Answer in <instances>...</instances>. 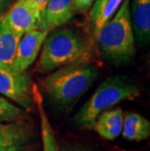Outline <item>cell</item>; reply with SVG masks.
I'll use <instances>...</instances> for the list:
<instances>
[{"label": "cell", "instance_id": "5bb4252c", "mask_svg": "<svg viewBox=\"0 0 150 151\" xmlns=\"http://www.w3.org/2000/svg\"><path fill=\"white\" fill-rule=\"evenodd\" d=\"M22 35L14 31L0 17V66L12 67Z\"/></svg>", "mask_w": 150, "mask_h": 151}, {"label": "cell", "instance_id": "5b68a950", "mask_svg": "<svg viewBox=\"0 0 150 151\" xmlns=\"http://www.w3.org/2000/svg\"><path fill=\"white\" fill-rule=\"evenodd\" d=\"M34 84L27 70L19 71L12 67L0 66V95L24 109L34 105Z\"/></svg>", "mask_w": 150, "mask_h": 151}, {"label": "cell", "instance_id": "3957f363", "mask_svg": "<svg viewBox=\"0 0 150 151\" xmlns=\"http://www.w3.org/2000/svg\"><path fill=\"white\" fill-rule=\"evenodd\" d=\"M36 70L49 73L60 66L90 60V44L80 31L69 27H58L48 32L40 51Z\"/></svg>", "mask_w": 150, "mask_h": 151}, {"label": "cell", "instance_id": "30bf717a", "mask_svg": "<svg viewBox=\"0 0 150 151\" xmlns=\"http://www.w3.org/2000/svg\"><path fill=\"white\" fill-rule=\"evenodd\" d=\"M130 20L136 41L147 47L150 42V0L130 1Z\"/></svg>", "mask_w": 150, "mask_h": 151}, {"label": "cell", "instance_id": "2e32d148", "mask_svg": "<svg viewBox=\"0 0 150 151\" xmlns=\"http://www.w3.org/2000/svg\"><path fill=\"white\" fill-rule=\"evenodd\" d=\"M124 0H108L103 6V8L101 9L100 14L98 16L95 24L91 27V31L93 35H94L100 28L103 27L106 22H108L111 18L113 17V15L117 12L119 9L120 5L122 4Z\"/></svg>", "mask_w": 150, "mask_h": 151}, {"label": "cell", "instance_id": "ac0fdd59", "mask_svg": "<svg viewBox=\"0 0 150 151\" xmlns=\"http://www.w3.org/2000/svg\"><path fill=\"white\" fill-rule=\"evenodd\" d=\"M94 1L95 0H72L73 9H74L75 14L76 13L82 14V13L89 11Z\"/></svg>", "mask_w": 150, "mask_h": 151}, {"label": "cell", "instance_id": "9a60e30c", "mask_svg": "<svg viewBox=\"0 0 150 151\" xmlns=\"http://www.w3.org/2000/svg\"><path fill=\"white\" fill-rule=\"evenodd\" d=\"M24 112L22 107L0 96V123L21 120V119H24Z\"/></svg>", "mask_w": 150, "mask_h": 151}, {"label": "cell", "instance_id": "52a82bcc", "mask_svg": "<svg viewBox=\"0 0 150 151\" xmlns=\"http://www.w3.org/2000/svg\"><path fill=\"white\" fill-rule=\"evenodd\" d=\"M3 19L13 30L20 35L38 29L40 24V17L30 0H16L3 15Z\"/></svg>", "mask_w": 150, "mask_h": 151}, {"label": "cell", "instance_id": "4fadbf2b", "mask_svg": "<svg viewBox=\"0 0 150 151\" xmlns=\"http://www.w3.org/2000/svg\"><path fill=\"white\" fill-rule=\"evenodd\" d=\"M34 102L39 113L40 119V134L42 140V151H59V144L57 141L55 133L48 118L43 104V96L39 88L34 85L33 88Z\"/></svg>", "mask_w": 150, "mask_h": 151}, {"label": "cell", "instance_id": "8992f818", "mask_svg": "<svg viewBox=\"0 0 150 151\" xmlns=\"http://www.w3.org/2000/svg\"><path fill=\"white\" fill-rule=\"evenodd\" d=\"M33 139V128L24 119L0 123V151L25 150Z\"/></svg>", "mask_w": 150, "mask_h": 151}, {"label": "cell", "instance_id": "8fae6325", "mask_svg": "<svg viewBox=\"0 0 150 151\" xmlns=\"http://www.w3.org/2000/svg\"><path fill=\"white\" fill-rule=\"evenodd\" d=\"M124 112L121 107L107 109L98 115L93 129L103 139L114 140L122 133Z\"/></svg>", "mask_w": 150, "mask_h": 151}, {"label": "cell", "instance_id": "ba28073f", "mask_svg": "<svg viewBox=\"0 0 150 151\" xmlns=\"http://www.w3.org/2000/svg\"><path fill=\"white\" fill-rule=\"evenodd\" d=\"M48 31L33 29L24 33L19 40L12 68L19 71L27 70L39 55Z\"/></svg>", "mask_w": 150, "mask_h": 151}, {"label": "cell", "instance_id": "6da1fadb", "mask_svg": "<svg viewBox=\"0 0 150 151\" xmlns=\"http://www.w3.org/2000/svg\"><path fill=\"white\" fill-rule=\"evenodd\" d=\"M100 75L90 60L60 66L40 81L39 90L47 101L60 112L69 113Z\"/></svg>", "mask_w": 150, "mask_h": 151}, {"label": "cell", "instance_id": "e0dca14e", "mask_svg": "<svg viewBox=\"0 0 150 151\" xmlns=\"http://www.w3.org/2000/svg\"><path fill=\"white\" fill-rule=\"evenodd\" d=\"M108 0H95L92 5V8H90V25L91 27L95 24L98 16L100 14L101 9L103 8Z\"/></svg>", "mask_w": 150, "mask_h": 151}, {"label": "cell", "instance_id": "7c38bea8", "mask_svg": "<svg viewBox=\"0 0 150 151\" xmlns=\"http://www.w3.org/2000/svg\"><path fill=\"white\" fill-rule=\"evenodd\" d=\"M121 134L127 140L142 141L150 136V122L141 114L128 111L123 115V129Z\"/></svg>", "mask_w": 150, "mask_h": 151}, {"label": "cell", "instance_id": "ffe728a7", "mask_svg": "<svg viewBox=\"0 0 150 151\" xmlns=\"http://www.w3.org/2000/svg\"><path fill=\"white\" fill-rule=\"evenodd\" d=\"M14 0H0V17L5 14L9 7L13 4Z\"/></svg>", "mask_w": 150, "mask_h": 151}, {"label": "cell", "instance_id": "44dd1931", "mask_svg": "<svg viewBox=\"0 0 150 151\" xmlns=\"http://www.w3.org/2000/svg\"><path fill=\"white\" fill-rule=\"evenodd\" d=\"M62 151H88V150H85V149H78V148H66V149H63Z\"/></svg>", "mask_w": 150, "mask_h": 151}, {"label": "cell", "instance_id": "d6986e66", "mask_svg": "<svg viewBox=\"0 0 150 151\" xmlns=\"http://www.w3.org/2000/svg\"><path fill=\"white\" fill-rule=\"evenodd\" d=\"M48 1H49V0H30L31 4L33 5L35 11H36L38 16L40 17V20H41V15H42L43 10H44V8H45Z\"/></svg>", "mask_w": 150, "mask_h": 151}, {"label": "cell", "instance_id": "9c48e42d", "mask_svg": "<svg viewBox=\"0 0 150 151\" xmlns=\"http://www.w3.org/2000/svg\"><path fill=\"white\" fill-rule=\"evenodd\" d=\"M74 15L72 0H49L41 15L38 29L49 32L66 24Z\"/></svg>", "mask_w": 150, "mask_h": 151}, {"label": "cell", "instance_id": "7a4b0ae2", "mask_svg": "<svg viewBox=\"0 0 150 151\" xmlns=\"http://www.w3.org/2000/svg\"><path fill=\"white\" fill-rule=\"evenodd\" d=\"M130 1L124 0L109 21L94 34L101 57L113 65H126L136 56V39L130 20Z\"/></svg>", "mask_w": 150, "mask_h": 151}, {"label": "cell", "instance_id": "277c9868", "mask_svg": "<svg viewBox=\"0 0 150 151\" xmlns=\"http://www.w3.org/2000/svg\"><path fill=\"white\" fill-rule=\"evenodd\" d=\"M140 95L139 85L127 75L108 77L98 87L74 115L72 123L81 129H93L101 112L126 101H133Z\"/></svg>", "mask_w": 150, "mask_h": 151}, {"label": "cell", "instance_id": "7402d4cb", "mask_svg": "<svg viewBox=\"0 0 150 151\" xmlns=\"http://www.w3.org/2000/svg\"><path fill=\"white\" fill-rule=\"evenodd\" d=\"M23 151H24V150H23Z\"/></svg>", "mask_w": 150, "mask_h": 151}]
</instances>
